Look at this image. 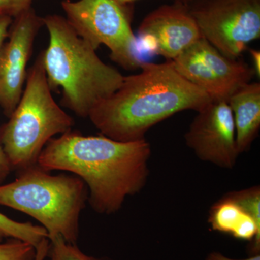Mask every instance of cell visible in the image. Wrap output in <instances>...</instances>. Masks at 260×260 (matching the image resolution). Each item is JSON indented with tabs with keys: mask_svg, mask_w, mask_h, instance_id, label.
Here are the masks:
<instances>
[{
	"mask_svg": "<svg viewBox=\"0 0 260 260\" xmlns=\"http://www.w3.org/2000/svg\"><path fill=\"white\" fill-rule=\"evenodd\" d=\"M30 6V0H0V16L16 17Z\"/></svg>",
	"mask_w": 260,
	"mask_h": 260,
	"instance_id": "obj_18",
	"label": "cell"
},
{
	"mask_svg": "<svg viewBox=\"0 0 260 260\" xmlns=\"http://www.w3.org/2000/svg\"><path fill=\"white\" fill-rule=\"evenodd\" d=\"M12 171L9 160L5 155L1 143H0V184L6 179Z\"/></svg>",
	"mask_w": 260,
	"mask_h": 260,
	"instance_id": "obj_20",
	"label": "cell"
},
{
	"mask_svg": "<svg viewBox=\"0 0 260 260\" xmlns=\"http://www.w3.org/2000/svg\"><path fill=\"white\" fill-rule=\"evenodd\" d=\"M5 239H18L37 248L42 240L48 239V234L41 225L16 221L0 213V243Z\"/></svg>",
	"mask_w": 260,
	"mask_h": 260,
	"instance_id": "obj_14",
	"label": "cell"
},
{
	"mask_svg": "<svg viewBox=\"0 0 260 260\" xmlns=\"http://www.w3.org/2000/svg\"><path fill=\"white\" fill-rule=\"evenodd\" d=\"M49 240V251L44 260H109L107 258L87 255L80 250L77 244L65 242L59 236Z\"/></svg>",
	"mask_w": 260,
	"mask_h": 260,
	"instance_id": "obj_15",
	"label": "cell"
},
{
	"mask_svg": "<svg viewBox=\"0 0 260 260\" xmlns=\"http://www.w3.org/2000/svg\"><path fill=\"white\" fill-rule=\"evenodd\" d=\"M202 37L224 55L239 59L260 37V0H185Z\"/></svg>",
	"mask_w": 260,
	"mask_h": 260,
	"instance_id": "obj_7",
	"label": "cell"
},
{
	"mask_svg": "<svg viewBox=\"0 0 260 260\" xmlns=\"http://www.w3.org/2000/svg\"><path fill=\"white\" fill-rule=\"evenodd\" d=\"M12 23H13V17L9 15L0 16V50L5 40L8 39Z\"/></svg>",
	"mask_w": 260,
	"mask_h": 260,
	"instance_id": "obj_19",
	"label": "cell"
},
{
	"mask_svg": "<svg viewBox=\"0 0 260 260\" xmlns=\"http://www.w3.org/2000/svg\"><path fill=\"white\" fill-rule=\"evenodd\" d=\"M9 119L2 127L0 143L12 170L38 164L48 142L74 126V119L52 96L40 55L28 70L23 94Z\"/></svg>",
	"mask_w": 260,
	"mask_h": 260,
	"instance_id": "obj_5",
	"label": "cell"
},
{
	"mask_svg": "<svg viewBox=\"0 0 260 260\" xmlns=\"http://www.w3.org/2000/svg\"><path fill=\"white\" fill-rule=\"evenodd\" d=\"M205 260H260V255L259 254H254V255L250 256V257L249 258H246V259H236L227 257V256L222 254L221 253L211 252L210 254H208Z\"/></svg>",
	"mask_w": 260,
	"mask_h": 260,
	"instance_id": "obj_23",
	"label": "cell"
},
{
	"mask_svg": "<svg viewBox=\"0 0 260 260\" xmlns=\"http://www.w3.org/2000/svg\"><path fill=\"white\" fill-rule=\"evenodd\" d=\"M43 23L49 42L39 55L49 87L51 90L61 89L63 107L80 117H88L98 103L121 86L124 76L104 62L66 18L49 15Z\"/></svg>",
	"mask_w": 260,
	"mask_h": 260,
	"instance_id": "obj_3",
	"label": "cell"
},
{
	"mask_svg": "<svg viewBox=\"0 0 260 260\" xmlns=\"http://www.w3.org/2000/svg\"><path fill=\"white\" fill-rule=\"evenodd\" d=\"M116 1L123 5H132L135 2L138 1V0H116Z\"/></svg>",
	"mask_w": 260,
	"mask_h": 260,
	"instance_id": "obj_24",
	"label": "cell"
},
{
	"mask_svg": "<svg viewBox=\"0 0 260 260\" xmlns=\"http://www.w3.org/2000/svg\"><path fill=\"white\" fill-rule=\"evenodd\" d=\"M18 172L13 182L0 184V205L36 219L48 239L59 236L76 244L80 214L88 198L85 182L74 174L52 175L38 164Z\"/></svg>",
	"mask_w": 260,
	"mask_h": 260,
	"instance_id": "obj_4",
	"label": "cell"
},
{
	"mask_svg": "<svg viewBox=\"0 0 260 260\" xmlns=\"http://www.w3.org/2000/svg\"><path fill=\"white\" fill-rule=\"evenodd\" d=\"M202 37L184 3L174 2L159 7L142 21L137 37L138 53L143 48L172 61Z\"/></svg>",
	"mask_w": 260,
	"mask_h": 260,
	"instance_id": "obj_11",
	"label": "cell"
},
{
	"mask_svg": "<svg viewBox=\"0 0 260 260\" xmlns=\"http://www.w3.org/2000/svg\"><path fill=\"white\" fill-rule=\"evenodd\" d=\"M150 155L145 139L121 142L71 129L48 142L38 164L49 172L64 171L80 177L88 188L93 210L111 215L146 184Z\"/></svg>",
	"mask_w": 260,
	"mask_h": 260,
	"instance_id": "obj_1",
	"label": "cell"
},
{
	"mask_svg": "<svg viewBox=\"0 0 260 260\" xmlns=\"http://www.w3.org/2000/svg\"><path fill=\"white\" fill-rule=\"evenodd\" d=\"M172 61L183 78L212 101L228 102L255 75L252 67L243 59L228 57L203 37Z\"/></svg>",
	"mask_w": 260,
	"mask_h": 260,
	"instance_id": "obj_8",
	"label": "cell"
},
{
	"mask_svg": "<svg viewBox=\"0 0 260 260\" xmlns=\"http://www.w3.org/2000/svg\"><path fill=\"white\" fill-rule=\"evenodd\" d=\"M30 1H31V2H32V0H30Z\"/></svg>",
	"mask_w": 260,
	"mask_h": 260,
	"instance_id": "obj_26",
	"label": "cell"
},
{
	"mask_svg": "<svg viewBox=\"0 0 260 260\" xmlns=\"http://www.w3.org/2000/svg\"><path fill=\"white\" fill-rule=\"evenodd\" d=\"M185 0H174V2H180V3H184Z\"/></svg>",
	"mask_w": 260,
	"mask_h": 260,
	"instance_id": "obj_25",
	"label": "cell"
},
{
	"mask_svg": "<svg viewBox=\"0 0 260 260\" xmlns=\"http://www.w3.org/2000/svg\"><path fill=\"white\" fill-rule=\"evenodd\" d=\"M208 222L212 230L251 242V253L259 254L260 224L234 200L225 196L217 202L210 209Z\"/></svg>",
	"mask_w": 260,
	"mask_h": 260,
	"instance_id": "obj_13",
	"label": "cell"
},
{
	"mask_svg": "<svg viewBox=\"0 0 260 260\" xmlns=\"http://www.w3.org/2000/svg\"><path fill=\"white\" fill-rule=\"evenodd\" d=\"M232 109L239 154L247 151L260 129V84L250 83L235 92L228 100Z\"/></svg>",
	"mask_w": 260,
	"mask_h": 260,
	"instance_id": "obj_12",
	"label": "cell"
},
{
	"mask_svg": "<svg viewBox=\"0 0 260 260\" xmlns=\"http://www.w3.org/2000/svg\"><path fill=\"white\" fill-rule=\"evenodd\" d=\"M49 248V239H44L36 248V256L34 260H44L47 257Z\"/></svg>",
	"mask_w": 260,
	"mask_h": 260,
	"instance_id": "obj_21",
	"label": "cell"
},
{
	"mask_svg": "<svg viewBox=\"0 0 260 260\" xmlns=\"http://www.w3.org/2000/svg\"><path fill=\"white\" fill-rule=\"evenodd\" d=\"M140 69L124 76L121 86L89 114L95 128L111 139H145L147 132L160 121L183 111L199 112L212 102L178 73L172 61H143Z\"/></svg>",
	"mask_w": 260,
	"mask_h": 260,
	"instance_id": "obj_2",
	"label": "cell"
},
{
	"mask_svg": "<svg viewBox=\"0 0 260 260\" xmlns=\"http://www.w3.org/2000/svg\"><path fill=\"white\" fill-rule=\"evenodd\" d=\"M66 20L80 37L97 50L109 48L110 57L124 70L140 69L138 40L132 29L133 8L116 0H64Z\"/></svg>",
	"mask_w": 260,
	"mask_h": 260,
	"instance_id": "obj_6",
	"label": "cell"
},
{
	"mask_svg": "<svg viewBox=\"0 0 260 260\" xmlns=\"http://www.w3.org/2000/svg\"><path fill=\"white\" fill-rule=\"evenodd\" d=\"M15 18L8 41L0 50V107L8 118L23 94L28 74L27 64L36 37L44 26L43 18L31 6Z\"/></svg>",
	"mask_w": 260,
	"mask_h": 260,
	"instance_id": "obj_9",
	"label": "cell"
},
{
	"mask_svg": "<svg viewBox=\"0 0 260 260\" xmlns=\"http://www.w3.org/2000/svg\"><path fill=\"white\" fill-rule=\"evenodd\" d=\"M184 138L198 158L223 169H233L240 155L232 109L225 101H212L198 112Z\"/></svg>",
	"mask_w": 260,
	"mask_h": 260,
	"instance_id": "obj_10",
	"label": "cell"
},
{
	"mask_svg": "<svg viewBox=\"0 0 260 260\" xmlns=\"http://www.w3.org/2000/svg\"><path fill=\"white\" fill-rule=\"evenodd\" d=\"M225 196L240 205L246 213L260 224L259 186H253L244 190L232 191Z\"/></svg>",
	"mask_w": 260,
	"mask_h": 260,
	"instance_id": "obj_16",
	"label": "cell"
},
{
	"mask_svg": "<svg viewBox=\"0 0 260 260\" xmlns=\"http://www.w3.org/2000/svg\"><path fill=\"white\" fill-rule=\"evenodd\" d=\"M249 52L252 61V68L254 70L255 75L259 77L260 75V52L259 50L254 49H249Z\"/></svg>",
	"mask_w": 260,
	"mask_h": 260,
	"instance_id": "obj_22",
	"label": "cell"
},
{
	"mask_svg": "<svg viewBox=\"0 0 260 260\" xmlns=\"http://www.w3.org/2000/svg\"><path fill=\"white\" fill-rule=\"evenodd\" d=\"M36 247L29 243L10 239L0 243V260H34Z\"/></svg>",
	"mask_w": 260,
	"mask_h": 260,
	"instance_id": "obj_17",
	"label": "cell"
}]
</instances>
